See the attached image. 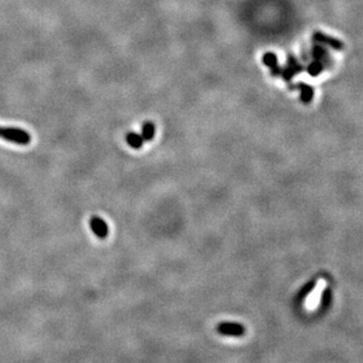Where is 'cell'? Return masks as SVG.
<instances>
[{
    "label": "cell",
    "mask_w": 363,
    "mask_h": 363,
    "mask_svg": "<svg viewBox=\"0 0 363 363\" xmlns=\"http://www.w3.org/2000/svg\"><path fill=\"white\" fill-rule=\"evenodd\" d=\"M0 138L5 141L16 143L19 145H28L31 142V135L28 131L18 127H1L0 126Z\"/></svg>",
    "instance_id": "6da1fadb"
},
{
    "label": "cell",
    "mask_w": 363,
    "mask_h": 363,
    "mask_svg": "<svg viewBox=\"0 0 363 363\" xmlns=\"http://www.w3.org/2000/svg\"><path fill=\"white\" fill-rule=\"evenodd\" d=\"M303 68L304 67H303L302 65L297 61L296 58L289 57V59H288L287 66H285L284 68H281V74H279V76H281L285 82H289V80L293 79V77L295 76V74L302 72Z\"/></svg>",
    "instance_id": "7a4b0ae2"
},
{
    "label": "cell",
    "mask_w": 363,
    "mask_h": 363,
    "mask_svg": "<svg viewBox=\"0 0 363 363\" xmlns=\"http://www.w3.org/2000/svg\"><path fill=\"white\" fill-rule=\"evenodd\" d=\"M90 227L91 230L93 231V234L97 237H99L100 240H104L109 234V227L106 224V222L103 218H100L99 216H93L90 221Z\"/></svg>",
    "instance_id": "3957f363"
},
{
    "label": "cell",
    "mask_w": 363,
    "mask_h": 363,
    "mask_svg": "<svg viewBox=\"0 0 363 363\" xmlns=\"http://www.w3.org/2000/svg\"><path fill=\"white\" fill-rule=\"evenodd\" d=\"M219 334L227 336H242L244 335V328L239 323H221L217 327Z\"/></svg>",
    "instance_id": "277c9868"
},
{
    "label": "cell",
    "mask_w": 363,
    "mask_h": 363,
    "mask_svg": "<svg viewBox=\"0 0 363 363\" xmlns=\"http://www.w3.org/2000/svg\"><path fill=\"white\" fill-rule=\"evenodd\" d=\"M263 62L270 68V72H272L273 77H278L281 74L282 67H279L277 57L272 52H268L263 56Z\"/></svg>",
    "instance_id": "5b68a950"
},
{
    "label": "cell",
    "mask_w": 363,
    "mask_h": 363,
    "mask_svg": "<svg viewBox=\"0 0 363 363\" xmlns=\"http://www.w3.org/2000/svg\"><path fill=\"white\" fill-rule=\"evenodd\" d=\"M296 89H299L301 91V100L304 104H310L314 99V88L308 84H302V83H299L296 84Z\"/></svg>",
    "instance_id": "8992f818"
},
{
    "label": "cell",
    "mask_w": 363,
    "mask_h": 363,
    "mask_svg": "<svg viewBox=\"0 0 363 363\" xmlns=\"http://www.w3.org/2000/svg\"><path fill=\"white\" fill-rule=\"evenodd\" d=\"M315 39L318 40V41H322V43L327 44V45L332 46L333 49L334 50H337V51H341V50H343V43L340 40L335 39V38H332V37H328V35L323 34V33H315Z\"/></svg>",
    "instance_id": "52a82bcc"
},
{
    "label": "cell",
    "mask_w": 363,
    "mask_h": 363,
    "mask_svg": "<svg viewBox=\"0 0 363 363\" xmlns=\"http://www.w3.org/2000/svg\"><path fill=\"white\" fill-rule=\"evenodd\" d=\"M154 132H156V127H154V124L151 123V121H145L142 126V137L144 139V142H149V141H152L153 137H154Z\"/></svg>",
    "instance_id": "ba28073f"
},
{
    "label": "cell",
    "mask_w": 363,
    "mask_h": 363,
    "mask_svg": "<svg viewBox=\"0 0 363 363\" xmlns=\"http://www.w3.org/2000/svg\"><path fill=\"white\" fill-rule=\"evenodd\" d=\"M312 56H314L315 60L323 62L324 66L329 65V62H330L329 55H328V52L323 49V47H321V46L315 47V49L312 50Z\"/></svg>",
    "instance_id": "9c48e42d"
},
{
    "label": "cell",
    "mask_w": 363,
    "mask_h": 363,
    "mask_svg": "<svg viewBox=\"0 0 363 363\" xmlns=\"http://www.w3.org/2000/svg\"><path fill=\"white\" fill-rule=\"evenodd\" d=\"M126 142L131 148L133 149H141L144 144V139L141 135L136 132H129L126 135Z\"/></svg>",
    "instance_id": "30bf717a"
},
{
    "label": "cell",
    "mask_w": 363,
    "mask_h": 363,
    "mask_svg": "<svg viewBox=\"0 0 363 363\" xmlns=\"http://www.w3.org/2000/svg\"><path fill=\"white\" fill-rule=\"evenodd\" d=\"M324 67L326 66L323 65V62H321L318 60H314L308 65V67H306V72L310 74L311 77H317L318 74H321V72L324 70Z\"/></svg>",
    "instance_id": "8fae6325"
}]
</instances>
